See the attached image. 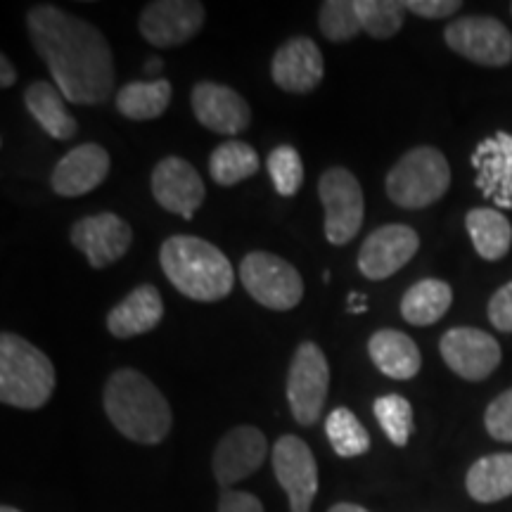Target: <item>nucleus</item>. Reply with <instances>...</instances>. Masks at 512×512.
Returning <instances> with one entry per match:
<instances>
[{
	"mask_svg": "<svg viewBox=\"0 0 512 512\" xmlns=\"http://www.w3.org/2000/svg\"><path fill=\"white\" fill-rule=\"evenodd\" d=\"M27 29L67 102L100 105L110 98L117 72L112 48L100 29L55 5H34L27 12Z\"/></svg>",
	"mask_w": 512,
	"mask_h": 512,
	"instance_id": "f257e3e1",
	"label": "nucleus"
},
{
	"mask_svg": "<svg viewBox=\"0 0 512 512\" xmlns=\"http://www.w3.org/2000/svg\"><path fill=\"white\" fill-rule=\"evenodd\" d=\"M102 403L112 425L136 444H162L174 425V415L164 394L152 380L133 368H121L110 375Z\"/></svg>",
	"mask_w": 512,
	"mask_h": 512,
	"instance_id": "f03ea898",
	"label": "nucleus"
},
{
	"mask_svg": "<svg viewBox=\"0 0 512 512\" xmlns=\"http://www.w3.org/2000/svg\"><path fill=\"white\" fill-rule=\"evenodd\" d=\"M159 264L169 283L195 302H219L235 285L228 256L195 235H174L159 249Z\"/></svg>",
	"mask_w": 512,
	"mask_h": 512,
	"instance_id": "7ed1b4c3",
	"label": "nucleus"
},
{
	"mask_svg": "<svg viewBox=\"0 0 512 512\" xmlns=\"http://www.w3.org/2000/svg\"><path fill=\"white\" fill-rule=\"evenodd\" d=\"M55 389L53 361L15 332L0 335V401L5 406L38 411Z\"/></svg>",
	"mask_w": 512,
	"mask_h": 512,
	"instance_id": "20e7f679",
	"label": "nucleus"
},
{
	"mask_svg": "<svg viewBox=\"0 0 512 512\" xmlns=\"http://www.w3.org/2000/svg\"><path fill=\"white\" fill-rule=\"evenodd\" d=\"M389 200L401 209H425L451 188V166L437 147H413L387 174Z\"/></svg>",
	"mask_w": 512,
	"mask_h": 512,
	"instance_id": "39448f33",
	"label": "nucleus"
},
{
	"mask_svg": "<svg viewBox=\"0 0 512 512\" xmlns=\"http://www.w3.org/2000/svg\"><path fill=\"white\" fill-rule=\"evenodd\" d=\"M325 209V238L330 245H347L358 235L366 216V197L358 178L344 166H332L318 181Z\"/></svg>",
	"mask_w": 512,
	"mask_h": 512,
	"instance_id": "423d86ee",
	"label": "nucleus"
},
{
	"mask_svg": "<svg viewBox=\"0 0 512 512\" xmlns=\"http://www.w3.org/2000/svg\"><path fill=\"white\" fill-rule=\"evenodd\" d=\"M240 280L254 302L273 311H290L304 297V280L297 268L268 252L247 254L240 264Z\"/></svg>",
	"mask_w": 512,
	"mask_h": 512,
	"instance_id": "0eeeda50",
	"label": "nucleus"
},
{
	"mask_svg": "<svg viewBox=\"0 0 512 512\" xmlns=\"http://www.w3.org/2000/svg\"><path fill=\"white\" fill-rule=\"evenodd\" d=\"M330 366L323 349L313 342L299 344L287 373V401L299 425H316L328 401Z\"/></svg>",
	"mask_w": 512,
	"mask_h": 512,
	"instance_id": "6e6552de",
	"label": "nucleus"
},
{
	"mask_svg": "<svg viewBox=\"0 0 512 512\" xmlns=\"http://www.w3.org/2000/svg\"><path fill=\"white\" fill-rule=\"evenodd\" d=\"M446 46L482 67H505L512 62V34L496 17H460L444 29Z\"/></svg>",
	"mask_w": 512,
	"mask_h": 512,
	"instance_id": "1a4fd4ad",
	"label": "nucleus"
},
{
	"mask_svg": "<svg viewBox=\"0 0 512 512\" xmlns=\"http://www.w3.org/2000/svg\"><path fill=\"white\" fill-rule=\"evenodd\" d=\"M273 472L290 498V512H311L318 494V465L304 439L285 434L273 446Z\"/></svg>",
	"mask_w": 512,
	"mask_h": 512,
	"instance_id": "9d476101",
	"label": "nucleus"
},
{
	"mask_svg": "<svg viewBox=\"0 0 512 512\" xmlns=\"http://www.w3.org/2000/svg\"><path fill=\"white\" fill-rule=\"evenodd\" d=\"M204 5L197 0H155L140 15V34L155 48H178L200 34Z\"/></svg>",
	"mask_w": 512,
	"mask_h": 512,
	"instance_id": "9b49d317",
	"label": "nucleus"
},
{
	"mask_svg": "<svg viewBox=\"0 0 512 512\" xmlns=\"http://www.w3.org/2000/svg\"><path fill=\"white\" fill-rule=\"evenodd\" d=\"M448 368L467 382H482L501 363V344L477 328H451L439 342Z\"/></svg>",
	"mask_w": 512,
	"mask_h": 512,
	"instance_id": "f8f14e48",
	"label": "nucleus"
},
{
	"mask_svg": "<svg viewBox=\"0 0 512 512\" xmlns=\"http://www.w3.org/2000/svg\"><path fill=\"white\" fill-rule=\"evenodd\" d=\"M420 235L403 223H387L368 235L358 249V271L368 280H384L418 254Z\"/></svg>",
	"mask_w": 512,
	"mask_h": 512,
	"instance_id": "ddd939ff",
	"label": "nucleus"
},
{
	"mask_svg": "<svg viewBox=\"0 0 512 512\" xmlns=\"http://www.w3.org/2000/svg\"><path fill=\"white\" fill-rule=\"evenodd\" d=\"M72 245L91 261L93 268H107L133 245V230L112 211L86 216L72 226Z\"/></svg>",
	"mask_w": 512,
	"mask_h": 512,
	"instance_id": "4468645a",
	"label": "nucleus"
},
{
	"mask_svg": "<svg viewBox=\"0 0 512 512\" xmlns=\"http://www.w3.org/2000/svg\"><path fill=\"white\" fill-rule=\"evenodd\" d=\"M152 195L159 207L190 221L195 211L202 207L207 190L188 159L164 157L152 171Z\"/></svg>",
	"mask_w": 512,
	"mask_h": 512,
	"instance_id": "2eb2a0df",
	"label": "nucleus"
},
{
	"mask_svg": "<svg viewBox=\"0 0 512 512\" xmlns=\"http://www.w3.org/2000/svg\"><path fill=\"white\" fill-rule=\"evenodd\" d=\"M192 114L219 136H238L252 121L249 102L238 91L214 81H200L190 95Z\"/></svg>",
	"mask_w": 512,
	"mask_h": 512,
	"instance_id": "dca6fc26",
	"label": "nucleus"
},
{
	"mask_svg": "<svg viewBox=\"0 0 512 512\" xmlns=\"http://www.w3.org/2000/svg\"><path fill=\"white\" fill-rule=\"evenodd\" d=\"M268 456V441L264 432L252 425L233 427L214 448V477L221 486H233L254 475Z\"/></svg>",
	"mask_w": 512,
	"mask_h": 512,
	"instance_id": "f3484780",
	"label": "nucleus"
},
{
	"mask_svg": "<svg viewBox=\"0 0 512 512\" xmlns=\"http://www.w3.org/2000/svg\"><path fill=\"white\" fill-rule=\"evenodd\" d=\"M479 192L501 209H512V133L498 131L484 138L470 157Z\"/></svg>",
	"mask_w": 512,
	"mask_h": 512,
	"instance_id": "a211bd4d",
	"label": "nucleus"
},
{
	"mask_svg": "<svg viewBox=\"0 0 512 512\" xmlns=\"http://www.w3.org/2000/svg\"><path fill=\"white\" fill-rule=\"evenodd\" d=\"M323 53L309 36H294L278 48L271 62L275 86L285 93H311L323 81Z\"/></svg>",
	"mask_w": 512,
	"mask_h": 512,
	"instance_id": "6ab92c4d",
	"label": "nucleus"
},
{
	"mask_svg": "<svg viewBox=\"0 0 512 512\" xmlns=\"http://www.w3.org/2000/svg\"><path fill=\"white\" fill-rule=\"evenodd\" d=\"M107 174H110V152L98 143H83L57 162L50 185L60 197H81L98 188Z\"/></svg>",
	"mask_w": 512,
	"mask_h": 512,
	"instance_id": "aec40b11",
	"label": "nucleus"
},
{
	"mask_svg": "<svg viewBox=\"0 0 512 512\" xmlns=\"http://www.w3.org/2000/svg\"><path fill=\"white\" fill-rule=\"evenodd\" d=\"M164 318L162 294L155 285H138L107 316V330L117 339H131L155 330Z\"/></svg>",
	"mask_w": 512,
	"mask_h": 512,
	"instance_id": "412c9836",
	"label": "nucleus"
},
{
	"mask_svg": "<svg viewBox=\"0 0 512 512\" xmlns=\"http://www.w3.org/2000/svg\"><path fill=\"white\" fill-rule=\"evenodd\" d=\"M24 105L38 126L55 140H72L79 133V121L67 110V98L48 81H34L24 91Z\"/></svg>",
	"mask_w": 512,
	"mask_h": 512,
	"instance_id": "4be33fe9",
	"label": "nucleus"
},
{
	"mask_svg": "<svg viewBox=\"0 0 512 512\" xmlns=\"http://www.w3.org/2000/svg\"><path fill=\"white\" fill-rule=\"evenodd\" d=\"M368 354L377 370L392 380H413L420 373L418 344L401 330H377L368 342Z\"/></svg>",
	"mask_w": 512,
	"mask_h": 512,
	"instance_id": "5701e85b",
	"label": "nucleus"
},
{
	"mask_svg": "<svg viewBox=\"0 0 512 512\" xmlns=\"http://www.w3.org/2000/svg\"><path fill=\"white\" fill-rule=\"evenodd\" d=\"M453 290L451 285L437 278L418 280L413 287H408L401 299V316L406 323L427 328L437 320L444 318V313L451 309Z\"/></svg>",
	"mask_w": 512,
	"mask_h": 512,
	"instance_id": "b1692460",
	"label": "nucleus"
},
{
	"mask_svg": "<svg viewBox=\"0 0 512 512\" xmlns=\"http://www.w3.org/2000/svg\"><path fill=\"white\" fill-rule=\"evenodd\" d=\"M467 494L477 503H498L512 496V453H491L470 467Z\"/></svg>",
	"mask_w": 512,
	"mask_h": 512,
	"instance_id": "393cba45",
	"label": "nucleus"
},
{
	"mask_svg": "<svg viewBox=\"0 0 512 512\" xmlns=\"http://www.w3.org/2000/svg\"><path fill=\"white\" fill-rule=\"evenodd\" d=\"M171 95H174V88L166 79L131 81L119 88L117 110L121 117L131 121H150L169 110Z\"/></svg>",
	"mask_w": 512,
	"mask_h": 512,
	"instance_id": "a878e982",
	"label": "nucleus"
},
{
	"mask_svg": "<svg viewBox=\"0 0 512 512\" xmlns=\"http://www.w3.org/2000/svg\"><path fill=\"white\" fill-rule=\"evenodd\" d=\"M467 233L472 245L484 261H498L510 252L512 247V226L501 211L477 207L470 209L465 216Z\"/></svg>",
	"mask_w": 512,
	"mask_h": 512,
	"instance_id": "bb28decb",
	"label": "nucleus"
},
{
	"mask_svg": "<svg viewBox=\"0 0 512 512\" xmlns=\"http://www.w3.org/2000/svg\"><path fill=\"white\" fill-rule=\"evenodd\" d=\"M259 155L249 143L228 140L216 147L209 157V174L219 185H238L259 171Z\"/></svg>",
	"mask_w": 512,
	"mask_h": 512,
	"instance_id": "cd10ccee",
	"label": "nucleus"
},
{
	"mask_svg": "<svg viewBox=\"0 0 512 512\" xmlns=\"http://www.w3.org/2000/svg\"><path fill=\"white\" fill-rule=\"evenodd\" d=\"M325 434H328L337 456L356 458L370 451V437L361 420L349 408H335L325 420Z\"/></svg>",
	"mask_w": 512,
	"mask_h": 512,
	"instance_id": "c85d7f7f",
	"label": "nucleus"
},
{
	"mask_svg": "<svg viewBox=\"0 0 512 512\" xmlns=\"http://www.w3.org/2000/svg\"><path fill=\"white\" fill-rule=\"evenodd\" d=\"M354 3L363 31L373 38H392L399 34L408 12L399 0H354Z\"/></svg>",
	"mask_w": 512,
	"mask_h": 512,
	"instance_id": "c756f323",
	"label": "nucleus"
},
{
	"mask_svg": "<svg viewBox=\"0 0 512 512\" xmlns=\"http://www.w3.org/2000/svg\"><path fill=\"white\" fill-rule=\"evenodd\" d=\"M375 418L394 446H406L413 434V406L399 394H387L373 403Z\"/></svg>",
	"mask_w": 512,
	"mask_h": 512,
	"instance_id": "7c9ffc66",
	"label": "nucleus"
},
{
	"mask_svg": "<svg viewBox=\"0 0 512 512\" xmlns=\"http://www.w3.org/2000/svg\"><path fill=\"white\" fill-rule=\"evenodd\" d=\"M320 34L332 43L351 41L361 34V19H358L356 3L351 0H325L318 12Z\"/></svg>",
	"mask_w": 512,
	"mask_h": 512,
	"instance_id": "2f4dec72",
	"label": "nucleus"
},
{
	"mask_svg": "<svg viewBox=\"0 0 512 512\" xmlns=\"http://www.w3.org/2000/svg\"><path fill=\"white\" fill-rule=\"evenodd\" d=\"M268 174L280 197H294L304 183V162L292 145H280L268 155Z\"/></svg>",
	"mask_w": 512,
	"mask_h": 512,
	"instance_id": "473e14b6",
	"label": "nucleus"
},
{
	"mask_svg": "<svg viewBox=\"0 0 512 512\" xmlns=\"http://www.w3.org/2000/svg\"><path fill=\"white\" fill-rule=\"evenodd\" d=\"M486 432L496 441L512 444V389L498 394L484 413Z\"/></svg>",
	"mask_w": 512,
	"mask_h": 512,
	"instance_id": "72a5a7b5",
	"label": "nucleus"
},
{
	"mask_svg": "<svg viewBox=\"0 0 512 512\" xmlns=\"http://www.w3.org/2000/svg\"><path fill=\"white\" fill-rule=\"evenodd\" d=\"M489 320L496 330L512 332V280L496 290L489 302Z\"/></svg>",
	"mask_w": 512,
	"mask_h": 512,
	"instance_id": "f704fd0d",
	"label": "nucleus"
},
{
	"mask_svg": "<svg viewBox=\"0 0 512 512\" xmlns=\"http://www.w3.org/2000/svg\"><path fill=\"white\" fill-rule=\"evenodd\" d=\"M408 12L425 19H444L463 8L460 0H403Z\"/></svg>",
	"mask_w": 512,
	"mask_h": 512,
	"instance_id": "c9c22d12",
	"label": "nucleus"
},
{
	"mask_svg": "<svg viewBox=\"0 0 512 512\" xmlns=\"http://www.w3.org/2000/svg\"><path fill=\"white\" fill-rule=\"evenodd\" d=\"M219 512H264V505L247 491L226 489L219 498Z\"/></svg>",
	"mask_w": 512,
	"mask_h": 512,
	"instance_id": "e433bc0d",
	"label": "nucleus"
},
{
	"mask_svg": "<svg viewBox=\"0 0 512 512\" xmlns=\"http://www.w3.org/2000/svg\"><path fill=\"white\" fill-rule=\"evenodd\" d=\"M15 81H17L15 67H12L8 55H0V88L15 86Z\"/></svg>",
	"mask_w": 512,
	"mask_h": 512,
	"instance_id": "4c0bfd02",
	"label": "nucleus"
},
{
	"mask_svg": "<svg viewBox=\"0 0 512 512\" xmlns=\"http://www.w3.org/2000/svg\"><path fill=\"white\" fill-rule=\"evenodd\" d=\"M349 306L351 313H363L366 311V299H363L361 294H349Z\"/></svg>",
	"mask_w": 512,
	"mask_h": 512,
	"instance_id": "58836bf2",
	"label": "nucleus"
},
{
	"mask_svg": "<svg viewBox=\"0 0 512 512\" xmlns=\"http://www.w3.org/2000/svg\"><path fill=\"white\" fill-rule=\"evenodd\" d=\"M328 512H370V510L361 508V505H356V503H337V505H332Z\"/></svg>",
	"mask_w": 512,
	"mask_h": 512,
	"instance_id": "ea45409f",
	"label": "nucleus"
},
{
	"mask_svg": "<svg viewBox=\"0 0 512 512\" xmlns=\"http://www.w3.org/2000/svg\"><path fill=\"white\" fill-rule=\"evenodd\" d=\"M162 67H164V64H162V60H159V57H150V60H147V74H150V76H157L159 72H162Z\"/></svg>",
	"mask_w": 512,
	"mask_h": 512,
	"instance_id": "a19ab883",
	"label": "nucleus"
},
{
	"mask_svg": "<svg viewBox=\"0 0 512 512\" xmlns=\"http://www.w3.org/2000/svg\"><path fill=\"white\" fill-rule=\"evenodd\" d=\"M0 512H22V510L12 508V505H3V508H0Z\"/></svg>",
	"mask_w": 512,
	"mask_h": 512,
	"instance_id": "79ce46f5",
	"label": "nucleus"
},
{
	"mask_svg": "<svg viewBox=\"0 0 512 512\" xmlns=\"http://www.w3.org/2000/svg\"><path fill=\"white\" fill-rule=\"evenodd\" d=\"M510 12H512V5H510Z\"/></svg>",
	"mask_w": 512,
	"mask_h": 512,
	"instance_id": "37998d69",
	"label": "nucleus"
}]
</instances>
